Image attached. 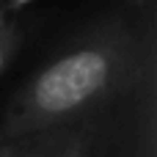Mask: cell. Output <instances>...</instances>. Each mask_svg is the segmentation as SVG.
<instances>
[{
  "mask_svg": "<svg viewBox=\"0 0 157 157\" xmlns=\"http://www.w3.org/2000/svg\"><path fill=\"white\" fill-rule=\"evenodd\" d=\"M144 72V39L121 14L105 17L50 58L14 94L0 141L72 127L121 97Z\"/></svg>",
  "mask_w": 157,
  "mask_h": 157,
  "instance_id": "obj_1",
  "label": "cell"
},
{
  "mask_svg": "<svg viewBox=\"0 0 157 157\" xmlns=\"http://www.w3.org/2000/svg\"><path fill=\"white\" fill-rule=\"evenodd\" d=\"M69 135H72L69 127H58V130H47V132L17 138L8 157H55L61 152V146L69 141Z\"/></svg>",
  "mask_w": 157,
  "mask_h": 157,
  "instance_id": "obj_2",
  "label": "cell"
},
{
  "mask_svg": "<svg viewBox=\"0 0 157 157\" xmlns=\"http://www.w3.org/2000/svg\"><path fill=\"white\" fill-rule=\"evenodd\" d=\"M55 157H94L91 155V146H88V138L83 135V132H75L72 130V135H69V141L61 146V152Z\"/></svg>",
  "mask_w": 157,
  "mask_h": 157,
  "instance_id": "obj_3",
  "label": "cell"
},
{
  "mask_svg": "<svg viewBox=\"0 0 157 157\" xmlns=\"http://www.w3.org/2000/svg\"><path fill=\"white\" fill-rule=\"evenodd\" d=\"M14 44H17V39H14V30L0 19V72L6 69V63H8V58H11V52H14Z\"/></svg>",
  "mask_w": 157,
  "mask_h": 157,
  "instance_id": "obj_4",
  "label": "cell"
},
{
  "mask_svg": "<svg viewBox=\"0 0 157 157\" xmlns=\"http://www.w3.org/2000/svg\"><path fill=\"white\" fill-rule=\"evenodd\" d=\"M14 149V141H0V157H8Z\"/></svg>",
  "mask_w": 157,
  "mask_h": 157,
  "instance_id": "obj_5",
  "label": "cell"
},
{
  "mask_svg": "<svg viewBox=\"0 0 157 157\" xmlns=\"http://www.w3.org/2000/svg\"><path fill=\"white\" fill-rule=\"evenodd\" d=\"M11 3H17V6H22V3H28V0H11Z\"/></svg>",
  "mask_w": 157,
  "mask_h": 157,
  "instance_id": "obj_6",
  "label": "cell"
},
{
  "mask_svg": "<svg viewBox=\"0 0 157 157\" xmlns=\"http://www.w3.org/2000/svg\"><path fill=\"white\" fill-rule=\"evenodd\" d=\"M0 19H3V14H0Z\"/></svg>",
  "mask_w": 157,
  "mask_h": 157,
  "instance_id": "obj_7",
  "label": "cell"
},
{
  "mask_svg": "<svg viewBox=\"0 0 157 157\" xmlns=\"http://www.w3.org/2000/svg\"><path fill=\"white\" fill-rule=\"evenodd\" d=\"M0 3H3V0H0Z\"/></svg>",
  "mask_w": 157,
  "mask_h": 157,
  "instance_id": "obj_8",
  "label": "cell"
}]
</instances>
